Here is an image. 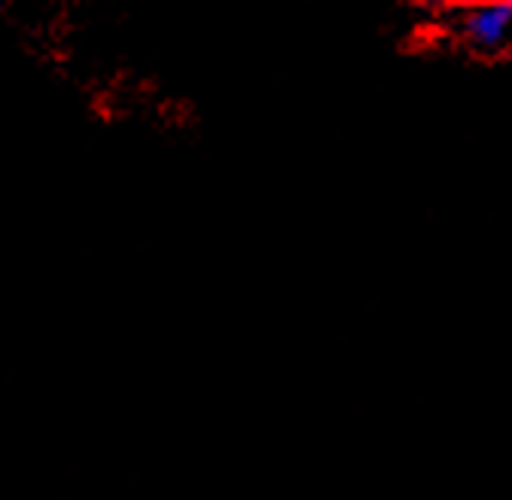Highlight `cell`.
Listing matches in <instances>:
<instances>
[{
    "mask_svg": "<svg viewBox=\"0 0 512 500\" xmlns=\"http://www.w3.org/2000/svg\"><path fill=\"white\" fill-rule=\"evenodd\" d=\"M509 25H512V4H473L455 13L452 34L479 58H494L509 49Z\"/></svg>",
    "mask_w": 512,
    "mask_h": 500,
    "instance_id": "6da1fadb",
    "label": "cell"
}]
</instances>
